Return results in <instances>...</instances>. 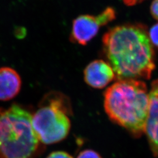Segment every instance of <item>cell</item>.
Listing matches in <instances>:
<instances>
[{"mask_svg": "<svg viewBox=\"0 0 158 158\" xmlns=\"http://www.w3.org/2000/svg\"><path fill=\"white\" fill-rule=\"evenodd\" d=\"M102 51L118 80L149 79L155 65L154 51L146 29L127 23L108 30Z\"/></svg>", "mask_w": 158, "mask_h": 158, "instance_id": "cell-1", "label": "cell"}, {"mask_svg": "<svg viewBox=\"0 0 158 158\" xmlns=\"http://www.w3.org/2000/svg\"><path fill=\"white\" fill-rule=\"evenodd\" d=\"M104 107L109 118L135 136L145 132L149 93L139 80H118L104 94Z\"/></svg>", "mask_w": 158, "mask_h": 158, "instance_id": "cell-2", "label": "cell"}, {"mask_svg": "<svg viewBox=\"0 0 158 158\" xmlns=\"http://www.w3.org/2000/svg\"><path fill=\"white\" fill-rule=\"evenodd\" d=\"M32 115L14 104L0 110V158H33L40 149Z\"/></svg>", "mask_w": 158, "mask_h": 158, "instance_id": "cell-3", "label": "cell"}, {"mask_svg": "<svg viewBox=\"0 0 158 158\" xmlns=\"http://www.w3.org/2000/svg\"><path fill=\"white\" fill-rule=\"evenodd\" d=\"M35 113L32 118L34 131L40 141L44 144L60 142L68 135L71 123L68 107L60 98H53Z\"/></svg>", "mask_w": 158, "mask_h": 158, "instance_id": "cell-4", "label": "cell"}, {"mask_svg": "<svg viewBox=\"0 0 158 158\" xmlns=\"http://www.w3.org/2000/svg\"><path fill=\"white\" fill-rule=\"evenodd\" d=\"M116 12L107 7L98 15H81L73 21L70 40L80 45H86L98 34L100 29L115 19Z\"/></svg>", "mask_w": 158, "mask_h": 158, "instance_id": "cell-5", "label": "cell"}, {"mask_svg": "<svg viewBox=\"0 0 158 158\" xmlns=\"http://www.w3.org/2000/svg\"><path fill=\"white\" fill-rule=\"evenodd\" d=\"M145 132L153 153L158 157V79L153 81L149 92V108Z\"/></svg>", "mask_w": 158, "mask_h": 158, "instance_id": "cell-6", "label": "cell"}, {"mask_svg": "<svg viewBox=\"0 0 158 158\" xmlns=\"http://www.w3.org/2000/svg\"><path fill=\"white\" fill-rule=\"evenodd\" d=\"M115 77L113 69L103 60H96L91 62L84 70L85 82L94 89L104 88Z\"/></svg>", "mask_w": 158, "mask_h": 158, "instance_id": "cell-7", "label": "cell"}, {"mask_svg": "<svg viewBox=\"0 0 158 158\" xmlns=\"http://www.w3.org/2000/svg\"><path fill=\"white\" fill-rule=\"evenodd\" d=\"M20 76L14 69L0 68V101H8L18 95L21 88Z\"/></svg>", "mask_w": 158, "mask_h": 158, "instance_id": "cell-8", "label": "cell"}, {"mask_svg": "<svg viewBox=\"0 0 158 158\" xmlns=\"http://www.w3.org/2000/svg\"><path fill=\"white\" fill-rule=\"evenodd\" d=\"M148 35L152 44L158 48V23L151 28Z\"/></svg>", "mask_w": 158, "mask_h": 158, "instance_id": "cell-9", "label": "cell"}, {"mask_svg": "<svg viewBox=\"0 0 158 158\" xmlns=\"http://www.w3.org/2000/svg\"><path fill=\"white\" fill-rule=\"evenodd\" d=\"M77 158H102L98 153L92 149H86L80 153Z\"/></svg>", "mask_w": 158, "mask_h": 158, "instance_id": "cell-10", "label": "cell"}, {"mask_svg": "<svg viewBox=\"0 0 158 158\" xmlns=\"http://www.w3.org/2000/svg\"><path fill=\"white\" fill-rule=\"evenodd\" d=\"M46 158H73L68 153L63 151H56L50 153Z\"/></svg>", "mask_w": 158, "mask_h": 158, "instance_id": "cell-11", "label": "cell"}, {"mask_svg": "<svg viewBox=\"0 0 158 158\" xmlns=\"http://www.w3.org/2000/svg\"><path fill=\"white\" fill-rule=\"evenodd\" d=\"M151 12L153 17L158 20V0H153L151 6Z\"/></svg>", "mask_w": 158, "mask_h": 158, "instance_id": "cell-12", "label": "cell"}]
</instances>
